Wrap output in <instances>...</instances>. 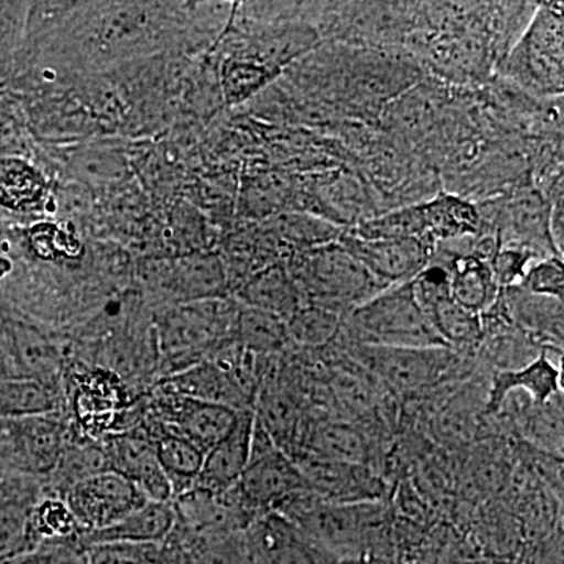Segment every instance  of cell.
I'll use <instances>...</instances> for the list:
<instances>
[{"label":"cell","mask_w":564,"mask_h":564,"mask_svg":"<svg viewBox=\"0 0 564 564\" xmlns=\"http://www.w3.org/2000/svg\"><path fill=\"white\" fill-rule=\"evenodd\" d=\"M32 525L39 541L50 540L51 543H66L70 538L82 536L79 522L74 518L68 503L61 497H50L33 507Z\"/></svg>","instance_id":"31"},{"label":"cell","mask_w":564,"mask_h":564,"mask_svg":"<svg viewBox=\"0 0 564 564\" xmlns=\"http://www.w3.org/2000/svg\"><path fill=\"white\" fill-rule=\"evenodd\" d=\"M337 560H381L393 556V516L388 500L326 503L313 491L300 494L278 511Z\"/></svg>","instance_id":"2"},{"label":"cell","mask_w":564,"mask_h":564,"mask_svg":"<svg viewBox=\"0 0 564 564\" xmlns=\"http://www.w3.org/2000/svg\"><path fill=\"white\" fill-rule=\"evenodd\" d=\"M163 473L169 477L174 497L191 491L203 469L204 452L191 441L176 434L162 432L150 434Z\"/></svg>","instance_id":"26"},{"label":"cell","mask_w":564,"mask_h":564,"mask_svg":"<svg viewBox=\"0 0 564 564\" xmlns=\"http://www.w3.org/2000/svg\"><path fill=\"white\" fill-rule=\"evenodd\" d=\"M344 315L315 304H304L285 321L293 347L314 352L336 343L343 328Z\"/></svg>","instance_id":"27"},{"label":"cell","mask_w":564,"mask_h":564,"mask_svg":"<svg viewBox=\"0 0 564 564\" xmlns=\"http://www.w3.org/2000/svg\"><path fill=\"white\" fill-rule=\"evenodd\" d=\"M104 452L109 462V469L139 486L148 499L155 502H172V484L163 473L150 434H115L104 447Z\"/></svg>","instance_id":"14"},{"label":"cell","mask_w":564,"mask_h":564,"mask_svg":"<svg viewBox=\"0 0 564 564\" xmlns=\"http://www.w3.org/2000/svg\"><path fill=\"white\" fill-rule=\"evenodd\" d=\"M63 499L79 522L82 536L117 524L150 500L139 486L110 469L69 486Z\"/></svg>","instance_id":"9"},{"label":"cell","mask_w":564,"mask_h":564,"mask_svg":"<svg viewBox=\"0 0 564 564\" xmlns=\"http://www.w3.org/2000/svg\"><path fill=\"white\" fill-rule=\"evenodd\" d=\"M158 391L187 397L199 402L223 404L237 411L254 410V403L231 372L214 359H206L181 372L166 375L158 384Z\"/></svg>","instance_id":"18"},{"label":"cell","mask_w":564,"mask_h":564,"mask_svg":"<svg viewBox=\"0 0 564 564\" xmlns=\"http://www.w3.org/2000/svg\"><path fill=\"white\" fill-rule=\"evenodd\" d=\"M339 339L378 347H445L415 300L411 281L384 289L345 315Z\"/></svg>","instance_id":"5"},{"label":"cell","mask_w":564,"mask_h":564,"mask_svg":"<svg viewBox=\"0 0 564 564\" xmlns=\"http://www.w3.org/2000/svg\"><path fill=\"white\" fill-rule=\"evenodd\" d=\"M475 564H486V563H475Z\"/></svg>","instance_id":"36"},{"label":"cell","mask_w":564,"mask_h":564,"mask_svg":"<svg viewBox=\"0 0 564 564\" xmlns=\"http://www.w3.org/2000/svg\"><path fill=\"white\" fill-rule=\"evenodd\" d=\"M237 302L278 315L282 321H288L295 311L307 304L291 270L282 263L259 270L240 284Z\"/></svg>","instance_id":"21"},{"label":"cell","mask_w":564,"mask_h":564,"mask_svg":"<svg viewBox=\"0 0 564 564\" xmlns=\"http://www.w3.org/2000/svg\"><path fill=\"white\" fill-rule=\"evenodd\" d=\"M33 507L20 502L0 507V560L17 558L40 544L33 532Z\"/></svg>","instance_id":"29"},{"label":"cell","mask_w":564,"mask_h":564,"mask_svg":"<svg viewBox=\"0 0 564 564\" xmlns=\"http://www.w3.org/2000/svg\"><path fill=\"white\" fill-rule=\"evenodd\" d=\"M289 270L307 304L344 317L388 289L337 242L299 252L293 256Z\"/></svg>","instance_id":"6"},{"label":"cell","mask_w":564,"mask_h":564,"mask_svg":"<svg viewBox=\"0 0 564 564\" xmlns=\"http://www.w3.org/2000/svg\"><path fill=\"white\" fill-rule=\"evenodd\" d=\"M563 31L562 3L536 6L500 63L505 77L536 95H563Z\"/></svg>","instance_id":"7"},{"label":"cell","mask_w":564,"mask_h":564,"mask_svg":"<svg viewBox=\"0 0 564 564\" xmlns=\"http://www.w3.org/2000/svg\"><path fill=\"white\" fill-rule=\"evenodd\" d=\"M336 564H392L381 560H337Z\"/></svg>","instance_id":"35"},{"label":"cell","mask_w":564,"mask_h":564,"mask_svg":"<svg viewBox=\"0 0 564 564\" xmlns=\"http://www.w3.org/2000/svg\"><path fill=\"white\" fill-rule=\"evenodd\" d=\"M234 489L254 518L272 511L278 513L296 496L311 491L300 467L278 447L258 419L252 432L250 462Z\"/></svg>","instance_id":"8"},{"label":"cell","mask_w":564,"mask_h":564,"mask_svg":"<svg viewBox=\"0 0 564 564\" xmlns=\"http://www.w3.org/2000/svg\"><path fill=\"white\" fill-rule=\"evenodd\" d=\"M70 166L82 180L90 184H109L126 176V162L117 152L104 150L77 151L70 159Z\"/></svg>","instance_id":"32"},{"label":"cell","mask_w":564,"mask_h":564,"mask_svg":"<svg viewBox=\"0 0 564 564\" xmlns=\"http://www.w3.org/2000/svg\"><path fill=\"white\" fill-rule=\"evenodd\" d=\"M54 203L50 181L28 159L0 158V207L33 214Z\"/></svg>","instance_id":"22"},{"label":"cell","mask_w":564,"mask_h":564,"mask_svg":"<svg viewBox=\"0 0 564 564\" xmlns=\"http://www.w3.org/2000/svg\"><path fill=\"white\" fill-rule=\"evenodd\" d=\"M180 3H76L57 31L74 65L102 66L165 46ZM54 31V32H57Z\"/></svg>","instance_id":"1"},{"label":"cell","mask_w":564,"mask_h":564,"mask_svg":"<svg viewBox=\"0 0 564 564\" xmlns=\"http://www.w3.org/2000/svg\"><path fill=\"white\" fill-rule=\"evenodd\" d=\"M562 358L551 351H541L532 362L519 369L492 370L489 375L484 415H494L508 393L521 391L527 393L533 403L545 404L562 395V367L554 358Z\"/></svg>","instance_id":"15"},{"label":"cell","mask_w":564,"mask_h":564,"mask_svg":"<svg viewBox=\"0 0 564 564\" xmlns=\"http://www.w3.org/2000/svg\"><path fill=\"white\" fill-rule=\"evenodd\" d=\"M152 410L158 417L159 430L191 441L204 454L229 433L239 415V411L223 404L161 391L155 393Z\"/></svg>","instance_id":"11"},{"label":"cell","mask_w":564,"mask_h":564,"mask_svg":"<svg viewBox=\"0 0 564 564\" xmlns=\"http://www.w3.org/2000/svg\"><path fill=\"white\" fill-rule=\"evenodd\" d=\"M11 422V433L22 462L41 473L55 469L65 452L61 423L44 415L13 419Z\"/></svg>","instance_id":"23"},{"label":"cell","mask_w":564,"mask_h":564,"mask_svg":"<svg viewBox=\"0 0 564 564\" xmlns=\"http://www.w3.org/2000/svg\"><path fill=\"white\" fill-rule=\"evenodd\" d=\"M518 285L534 295L564 300L563 256L538 259L527 269L521 284Z\"/></svg>","instance_id":"33"},{"label":"cell","mask_w":564,"mask_h":564,"mask_svg":"<svg viewBox=\"0 0 564 564\" xmlns=\"http://www.w3.org/2000/svg\"><path fill=\"white\" fill-rule=\"evenodd\" d=\"M239 307V302L229 299L202 300L166 307L154 332L166 369L163 377L206 361L221 347L234 343Z\"/></svg>","instance_id":"4"},{"label":"cell","mask_w":564,"mask_h":564,"mask_svg":"<svg viewBox=\"0 0 564 564\" xmlns=\"http://www.w3.org/2000/svg\"><path fill=\"white\" fill-rule=\"evenodd\" d=\"M337 343L392 397H422L463 383L477 369L475 359L445 347L402 348Z\"/></svg>","instance_id":"3"},{"label":"cell","mask_w":564,"mask_h":564,"mask_svg":"<svg viewBox=\"0 0 564 564\" xmlns=\"http://www.w3.org/2000/svg\"><path fill=\"white\" fill-rule=\"evenodd\" d=\"M162 288L181 303L228 299L229 272L220 256L199 251L185 256L161 273Z\"/></svg>","instance_id":"19"},{"label":"cell","mask_w":564,"mask_h":564,"mask_svg":"<svg viewBox=\"0 0 564 564\" xmlns=\"http://www.w3.org/2000/svg\"><path fill=\"white\" fill-rule=\"evenodd\" d=\"M84 549L88 564H182L170 538L165 543H106Z\"/></svg>","instance_id":"28"},{"label":"cell","mask_w":564,"mask_h":564,"mask_svg":"<svg viewBox=\"0 0 564 564\" xmlns=\"http://www.w3.org/2000/svg\"><path fill=\"white\" fill-rule=\"evenodd\" d=\"M234 343L259 356H278L291 347L285 321L243 304L237 313Z\"/></svg>","instance_id":"25"},{"label":"cell","mask_w":564,"mask_h":564,"mask_svg":"<svg viewBox=\"0 0 564 564\" xmlns=\"http://www.w3.org/2000/svg\"><path fill=\"white\" fill-rule=\"evenodd\" d=\"M251 564H336L337 558L299 525L278 513L256 518L245 530Z\"/></svg>","instance_id":"10"},{"label":"cell","mask_w":564,"mask_h":564,"mask_svg":"<svg viewBox=\"0 0 564 564\" xmlns=\"http://www.w3.org/2000/svg\"><path fill=\"white\" fill-rule=\"evenodd\" d=\"M311 491L326 503H358L386 500L388 485L372 467L364 464L333 462L317 456H296Z\"/></svg>","instance_id":"12"},{"label":"cell","mask_w":564,"mask_h":564,"mask_svg":"<svg viewBox=\"0 0 564 564\" xmlns=\"http://www.w3.org/2000/svg\"><path fill=\"white\" fill-rule=\"evenodd\" d=\"M337 243L384 288L413 280L433 254V248L415 239L366 240L350 231H343Z\"/></svg>","instance_id":"13"},{"label":"cell","mask_w":564,"mask_h":564,"mask_svg":"<svg viewBox=\"0 0 564 564\" xmlns=\"http://www.w3.org/2000/svg\"><path fill=\"white\" fill-rule=\"evenodd\" d=\"M280 74V69L267 63L256 61L248 55L228 52V55L223 57L220 69H218L223 99L228 106L247 102L267 85L272 84Z\"/></svg>","instance_id":"24"},{"label":"cell","mask_w":564,"mask_h":564,"mask_svg":"<svg viewBox=\"0 0 564 564\" xmlns=\"http://www.w3.org/2000/svg\"><path fill=\"white\" fill-rule=\"evenodd\" d=\"M254 422V410L239 411L229 433L204 456L196 488L221 494L239 484L250 462Z\"/></svg>","instance_id":"17"},{"label":"cell","mask_w":564,"mask_h":564,"mask_svg":"<svg viewBox=\"0 0 564 564\" xmlns=\"http://www.w3.org/2000/svg\"><path fill=\"white\" fill-rule=\"evenodd\" d=\"M176 527V510L173 502L148 500L143 507L126 516L117 524L84 534L82 547L106 543H165Z\"/></svg>","instance_id":"20"},{"label":"cell","mask_w":564,"mask_h":564,"mask_svg":"<svg viewBox=\"0 0 564 564\" xmlns=\"http://www.w3.org/2000/svg\"><path fill=\"white\" fill-rule=\"evenodd\" d=\"M55 399L50 389L36 380L2 381L0 411L13 419L51 413Z\"/></svg>","instance_id":"30"},{"label":"cell","mask_w":564,"mask_h":564,"mask_svg":"<svg viewBox=\"0 0 564 564\" xmlns=\"http://www.w3.org/2000/svg\"><path fill=\"white\" fill-rule=\"evenodd\" d=\"M43 564H88L85 549L73 547L66 543H54L50 554L44 556Z\"/></svg>","instance_id":"34"},{"label":"cell","mask_w":564,"mask_h":564,"mask_svg":"<svg viewBox=\"0 0 564 564\" xmlns=\"http://www.w3.org/2000/svg\"><path fill=\"white\" fill-rule=\"evenodd\" d=\"M510 321L545 351L563 355V300L534 295L521 285L500 289Z\"/></svg>","instance_id":"16"}]
</instances>
